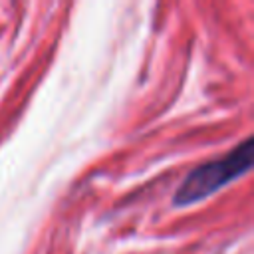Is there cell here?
<instances>
[{
	"mask_svg": "<svg viewBox=\"0 0 254 254\" xmlns=\"http://www.w3.org/2000/svg\"><path fill=\"white\" fill-rule=\"evenodd\" d=\"M250 167H252V139H246L224 159L204 163L196 167L192 173H189V177L183 181V185L175 194V204L185 206L196 202L212 194L220 187L228 185L230 181L246 173Z\"/></svg>",
	"mask_w": 254,
	"mask_h": 254,
	"instance_id": "6da1fadb",
	"label": "cell"
}]
</instances>
